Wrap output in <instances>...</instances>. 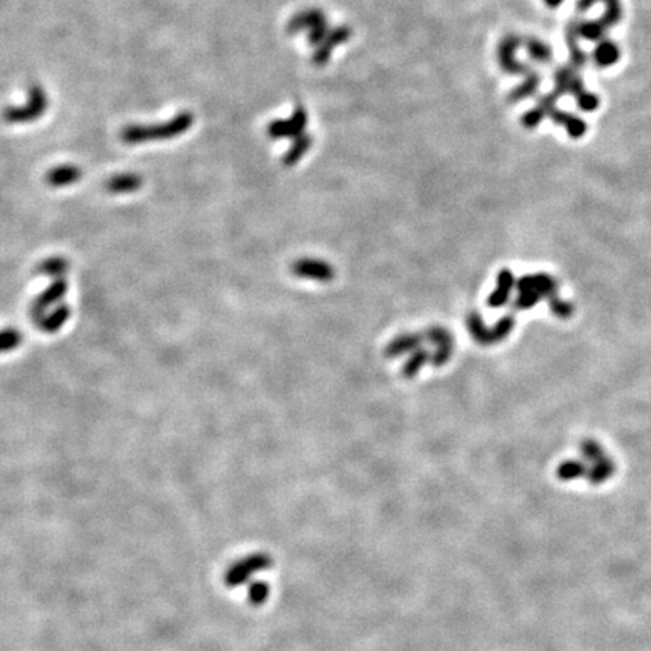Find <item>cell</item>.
I'll return each mask as SVG.
<instances>
[{"label":"cell","mask_w":651,"mask_h":651,"mask_svg":"<svg viewBox=\"0 0 651 651\" xmlns=\"http://www.w3.org/2000/svg\"><path fill=\"white\" fill-rule=\"evenodd\" d=\"M195 124V117L190 112H181L175 115L172 119L162 122V124H152V126H140V124H131V126L124 127L121 131L122 142L136 145L142 142H151V140H164V139H173L181 136L188 130L192 129Z\"/></svg>","instance_id":"6da1fadb"},{"label":"cell","mask_w":651,"mask_h":651,"mask_svg":"<svg viewBox=\"0 0 651 651\" xmlns=\"http://www.w3.org/2000/svg\"><path fill=\"white\" fill-rule=\"evenodd\" d=\"M48 107L46 91L39 85H32L27 91V103L22 106L5 107L2 117L8 124H29L41 118Z\"/></svg>","instance_id":"7a4b0ae2"},{"label":"cell","mask_w":651,"mask_h":651,"mask_svg":"<svg viewBox=\"0 0 651 651\" xmlns=\"http://www.w3.org/2000/svg\"><path fill=\"white\" fill-rule=\"evenodd\" d=\"M523 39L518 34H506L498 46V60L501 68L511 76H526L532 70L528 64H523L515 53L520 48Z\"/></svg>","instance_id":"3957f363"},{"label":"cell","mask_w":651,"mask_h":651,"mask_svg":"<svg viewBox=\"0 0 651 651\" xmlns=\"http://www.w3.org/2000/svg\"><path fill=\"white\" fill-rule=\"evenodd\" d=\"M308 127V112L303 106H297L293 115L287 119H275L267 126V134L270 139H297L305 134Z\"/></svg>","instance_id":"277c9868"},{"label":"cell","mask_w":651,"mask_h":651,"mask_svg":"<svg viewBox=\"0 0 651 651\" xmlns=\"http://www.w3.org/2000/svg\"><path fill=\"white\" fill-rule=\"evenodd\" d=\"M351 34H353V30H351V27L347 26V25H341L338 27L330 29L323 43L320 44L318 47H315L313 58H311L313 64L315 67L327 65L329 60H330V56H332V53H334V48L336 46L347 43V41L351 38Z\"/></svg>","instance_id":"5b68a950"},{"label":"cell","mask_w":651,"mask_h":651,"mask_svg":"<svg viewBox=\"0 0 651 651\" xmlns=\"http://www.w3.org/2000/svg\"><path fill=\"white\" fill-rule=\"evenodd\" d=\"M268 565V558L264 555H254L246 558V560L240 561L239 564H235L231 570H228L225 576V581L228 585L235 586L242 582L246 581V577L251 573H255L258 570H263Z\"/></svg>","instance_id":"8992f818"},{"label":"cell","mask_w":651,"mask_h":651,"mask_svg":"<svg viewBox=\"0 0 651 651\" xmlns=\"http://www.w3.org/2000/svg\"><path fill=\"white\" fill-rule=\"evenodd\" d=\"M326 22H327V17L323 9H320V8L303 9V11L297 13L289 18V22L287 25V32L296 35L298 32H302V30H311L315 26L326 23Z\"/></svg>","instance_id":"52a82bcc"},{"label":"cell","mask_w":651,"mask_h":651,"mask_svg":"<svg viewBox=\"0 0 651 651\" xmlns=\"http://www.w3.org/2000/svg\"><path fill=\"white\" fill-rule=\"evenodd\" d=\"M519 291H534L539 294L540 297H547L551 298L552 296L558 294V282L556 279H553L549 275L539 273V275H532V276H525L518 282Z\"/></svg>","instance_id":"ba28073f"},{"label":"cell","mask_w":651,"mask_h":651,"mask_svg":"<svg viewBox=\"0 0 651 651\" xmlns=\"http://www.w3.org/2000/svg\"><path fill=\"white\" fill-rule=\"evenodd\" d=\"M549 118L552 119L553 124H556V126L564 127V130H565L567 134H568V138H572V139H581V138H584V136H585V133H586V130H588L586 122H585L582 118H579V117L573 115V113L565 112V110H561V109H558V107H555V109L551 112Z\"/></svg>","instance_id":"9c48e42d"},{"label":"cell","mask_w":651,"mask_h":651,"mask_svg":"<svg viewBox=\"0 0 651 651\" xmlns=\"http://www.w3.org/2000/svg\"><path fill=\"white\" fill-rule=\"evenodd\" d=\"M294 273L302 277L315 279V281H329L334 276L332 267L317 260H303L296 263Z\"/></svg>","instance_id":"30bf717a"},{"label":"cell","mask_w":651,"mask_h":651,"mask_svg":"<svg viewBox=\"0 0 651 651\" xmlns=\"http://www.w3.org/2000/svg\"><path fill=\"white\" fill-rule=\"evenodd\" d=\"M619 56H622V50H619L618 44L607 38L598 41L593 51V60L596 62V65L600 68H609L615 65L619 60Z\"/></svg>","instance_id":"8fae6325"},{"label":"cell","mask_w":651,"mask_h":651,"mask_svg":"<svg viewBox=\"0 0 651 651\" xmlns=\"http://www.w3.org/2000/svg\"><path fill=\"white\" fill-rule=\"evenodd\" d=\"M540 85H541V76L535 70H531L528 74L525 76L522 84L515 86L514 89H511V92L508 94V101L519 103V101H523L526 98L535 96Z\"/></svg>","instance_id":"7c38bea8"},{"label":"cell","mask_w":651,"mask_h":651,"mask_svg":"<svg viewBox=\"0 0 651 651\" xmlns=\"http://www.w3.org/2000/svg\"><path fill=\"white\" fill-rule=\"evenodd\" d=\"M615 471H617L615 461L609 456H606L600 460L591 463V466L588 468V473L585 478L593 485H600L606 482L609 478H612Z\"/></svg>","instance_id":"4fadbf2b"},{"label":"cell","mask_w":651,"mask_h":651,"mask_svg":"<svg viewBox=\"0 0 651 651\" xmlns=\"http://www.w3.org/2000/svg\"><path fill=\"white\" fill-rule=\"evenodd\" d=\"M523 44H525V48H526V53H528V56L532 60H535L537 64H551V62H552V59H553L552 47L549 44L543 43L541 39L534 38V37H528L523 41Z\"/></svg>","instance_id":"5bb4252c"},{"label":"cell","mask_w":651,"mask_h":651,"mask_svg":"<svg viewBox=\"0 0 651 651\" xmlns=\"http://www.w3.org/2000/svg\"><path fill=\"white\" fill-rule=\"evenodd\" d=\"M513 287H514L513 273L508 272V270H502L499 273V276H498V288H496L493 291V294L490 296L489 305L494 306V308H499V306L505 305L506 301H508Z\"/></svg>","instance_id":"9a60e30c"},{"label":"cell","mask_w":651,"mask_h":651,"mask_svg":"<svg viewBox=\"0 0 651 651\" xmlns=\"http://www.w3.org/2000/svg\"><path fill=\"white\" fill-rule=\"evenodd\" d=\"M579 70L574 68L572 64L558 67L553 71V92L558 97H563L568 94L570 91V85L576 76H579Z\"/></svg>","instance_id":"2e32d148"},{"label":"cell","mask_w":651,"mask_h":651,"mask_svg":"<svg viewBox=\"0 0 651 651\" xmlns=\"http://www.w3.org/2000/svg\"><path fill=\"white\" fill-rule=\"evenodd\" d=\"M313 145V138L309 134H302L297 139H294V143L289 147V150L285 152L284 156V164L287 166H294L296 163L301 162L303 159L305 154L309 151Z\"/></svg>","instance_id":"e0dca14e"},{"label":"cell","mask_w":651,"mask_h":651,"mask_svg":"<svg viewBox=\"0 0 651 651\" xmlns=\"http://www.w3.org/2000/svg\"><path fill=\"white\" fill-rule=\"evenodd\" d=\"M607 29L602 23V20H579V35L581 38L586 41H593V43H598V41L605 39Z\"/></svg>","instance_id":"ac0fdd59"},{"label":"cell","mask_w":651,"mask_h":651,"mask_svg":"<svg viewBox=\"0 0 651 651\" xmlns=\"http://www.w3.org/2000/svg\"><path fill=\"white\" fill-rule=\"evenodd\" d=\"M81 177V171L77 166H59L50 171L47 175V181L51 185H67L76 183Z\"/></svg>","instance_id":"d6986e66"},{"label":"cell","mask_w":651,"mask_h":651,"mask_svg":"<svg viewBox=\"0 0 651 651\" xmlns=\"http://www.w3.org/2000/svg\"><path fill=\"white\" fill-rule=\"evenodd\" d=\"M556 473L560 480L572 481V480L586 477L588 466L585 461H581V460H565L560 464Z\"/></svg>","instance_id":"ffe728a7"},{"label":"cell","mask_w":651,"mask_h":651,"mask_svg":"<svg viewBox=\"0 0 651 651\" xmlns=\"http://www.w3.org/2000/svg\"><path fill=\"white\" fill-rule=\"evenodd\" d=\"M142 180L139 175L136 173H124V175H117L107 183V189L110 192L115 193H124V192H131L140 188Z\"/></svg>","instance_id":"44dd1931"},{"label":"cell","mask_w":651,"mask_h":651,"mask_svg":"<svg viewBox=\"0 0 651 651\" xmlns=\"http://www.w3.org/2000/svg\"><path fill=\"white\" fill-rule=\"evenodd\" d=\"M605 5V13L600 17L602 23L606 26V29H612L619 25V22L623 20V6H622V0H600Z\"/></svg>","instance_id":"7402d4cb"},{"label":"cell","mask_w":651,"mask_h":651,"mask_svg":"<svg viewBox=\"0 0 651 651\" xmlns=\"http://www.w3.org/2000/svg\"><path fill=\"white\" fill-rule=\"evenodd\" d=\"M418 344H419V338L418 336H413V335L400 336L395 341H392L390 346L386 350V355L389 357H394V356L405 353V351L415 350L418 347Z\"/></svg>","instance_id":"603a6c76"},{"label":"cell","mask_w":651,"mask_h":651,"mask_svg":"<svg viewBox=\"0 0 651 651\" xmlns=\"http://www.w3.org/2000/svg\"><path fill=\"white\" fill-rule=\"evenodd\" d=\"M581 454H582V457H584L588 463H594V461L600 460V459H603V457L607 456V454L605 452V448H603L597 440H594V439H585V440H582V443H581Z\"/></svg>","instance_id":"cb8c5ba5"},{"label":"cell","mask_w":651,"mask_h":651,"mask_svg":"<svg viewBox=\"0 0 651 651\" xmlns=\"http://www.w3.org/2000/svg\"><path fill=\"white\" fill-rule=\"evenodd\" d=\"M549 308L555 317L563 318V320L570 318L574 314V305L568 301H563V298L558 294L549 298Z\"/></svg>","instance_id":"d4e9b609"},{"label":"cell","mask_w":651,"mask_h":651,"mask_svg":"<svg viewBox=\"0 0 651 651\" xmlns=\"http://www.w3.org/2000/svg\"><path fill=\"white\" fill-rule=\"evenodd\" d=\"M574 100H576L577 109L582 112L590 113V112H596L598 107H600V98H598V96L586 89H584L581 94H577Z\"/></svg>","instance_id":"484cf974"},{"label":"cell","mask_w":651,"mask_h":651,"mask_svg":"<svg viewBox=\"0 0 651 651\" xmlns=\"http://www.w3.org/2000/svg\"><path fill=\"white\" fill-rule=\"evenodd\" d=\"M546 118V113L540 107H534L528 112L523 113L522 117V126L528 130H534L541 124V121Z\"/></svg>","instance_id":"4316f807"},{"label":"cell","mask_w":651,"mask_h":651,"mask_svg":"<svg viewBox=\"0 0 651 651\" xmlns=\"http://www.w3.org/2000/svg\"><path fill=\"white\" fill-rule=\"evenodd\" d=\"M469 330L475 338H477L478 341H482V343H490L492 341L490 332L484 327V323L481 322V318L477 314H473L469 320Z\"/></svg>","instance_id":"83f0119b"},{"label":"cell","mask_w":651,"mask_h":651,"mask_svg":"<svg viewBox=\"0 0 651 651\" xmlns=\"http://www.w3.org/2000/svg\"><path fill=\"white\" fill-rule=\"evenodd\" d=\"M579 39H581V35H579V20L572 18L570 22L565 25V44L568 50H573L581 47L579 46Z\"/></svg>","instance_id":"f1b7e54d"},{"label":"cell","mask_w":651,"mask_h":651,"mask_svg":"<svg viewBox=\"0 0 651 651\" xmlns=\"http://www.w3.org/2000/svg\"><path fill=\"white\" fill-rule=\"evenodd\" d=\"M540 298L541 297L537 293L525 289V291H519V296L514 302V308L515 309H530V308H532V306H535L537 303H539Z\"/></svg>","instance_id":"f546056e"},{"label":"cell","mask_w":651,"mask_h":651,"mask_svg":"<svg viewBox=\"0 0 651 651\" xmlns=\"http://www.w3.org/2000/svg\"><path fill=\"white\" fill-rule=\"evenodd\" d=\"M329 22L326 23H322V25H318L315 26L314 29L311 30H308V43L311 44L313 47H318L320 44L323 43V41L326 39L327 34H329Z\"/></svg>","instance_id":"4dcf8cb0"},{"label":"cell","mask_w":651,"mask_h":651,"mask_svg":"<svg viewBox=\"0 0 651 651\" xmlns=\"http://www.w3.org/2000/svg\"><path fill=\"white\" fill-rule=\"evenodd\" d=\"M513 326H514V320H513L511 317H505V318H502L501 322L494 326L493 332H490L492 341L504 339L506 335H508V334L511 332Z\"/></svg>","instance_id":"1f68e13d"},{"label":"cell","mask_w":651,"mask_h":651,"mask_svg":"<svg viewBox=\"0 0 651 651\" xmlns=\"http://www.w3.org/2000/svg\"><path fill=\"white\" fill-rule=\"evenodd\" d=\"M427 359V355L426 353H422V351H416L415 355L412 356V359L407 362L406 367H405V374L406 377H413L415 376L418 371L421 369V367L423 365V362H426Z\"/></svg>","instance_id":"d6a6232c"},{"label":"cell","mask_w":651,"mask_h":651,"mask_svg":"<svg viewBox=\"0 0 651 651\" xmlns=\"http://www.w3.org/2000/svg\"><path fill=\"white\" fill-rule=\"evenodd\" d=\"M428 338L431 343H436L439 347L440 346H448V344H452L451 343V338H449V334L445 332V330L440 329V327H433L428 330Z\"/></svg>","instance_id":"836d02e7"},{"label":"cell","mask_w":651,"mask_h":651,"mask_svg":"<svg viewBox=\"0 0 651 651\" xmlns=\"http://www.w3.org/2000/svg\"><path fill=\"white\" fill-rule=\"evenodd\" d=\"M451 351H452V344L440 346L439 350L436 351V355H434V357H433L434 364H436V365L445 364V362H447V360L449 359V356H451Z\"/></svg>","instance_id":"e575fe53"},{"label":"cell","mask_w":651,"mask_h":651,"mask_svg":"<svg viewBox=\"0 0 651 651\" xmlns=\"http://www.w3.org/2000/svg\"><path fill=\"white\" fill-rule=\"evenodd\" d=\"M267 597V585L264 584H256L252 586V590H251V600L254 603H261L264 598Z\"/></svg>","instance_id":"d590c367"},{"label":"cell","mask_w":651,"mask_h":651,"mask_svg":"<svg viewBox=\"0 0 651 651\" xmlns=\"http://www.w3.org/2000/svg\"><path fill=\"white\" fill-rule=\"evenodd\" d=\"M600 0H576V9L577 13H586Z\"/></svg>","instance_id":"8d00e7d4"},{"label":"cell","mask_w":651,"mask_h":651,"mask_svg":"<svg viewBox=\"0 0 651 651\" xmlns=\"http://www.w3.org/2000/svg\"><path fill=\"white\" fill-rule=\"evenodd\" d=\"M544 5L547 8H551V9H556V8H560L563 4H564V0H543Z\"/></svg>","instance_id":"74e56055"}]
</instances>
